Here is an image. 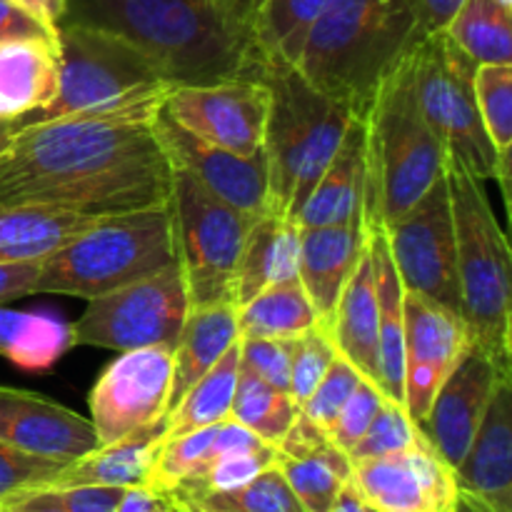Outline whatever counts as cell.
<instances>
[{"mask_svg": "<svg viewBox=\"0 0 512 512\" xmlns=\"http://www.w3.org/2000/svg\"><path fill=\"white\" fill-rule=\"evenodd\" d=\"M170 90L23 125L0 155V205L38 203L85 215L168 205L173 165L155 118Z\"/></svg>", "mask_w": 512, "mask_h": 512, "instance_id": "obj_1", "label": "cell"}, {"mask_svg": "<svg viewBox=\"0 0 512 512\" xmlns=\"http://www.w3.org/2000/svg\"><path fill=\"white\" fill-rule=\"evenodd\" d=\"M60 23L120 35L180 85L260 80L265 55L210 0H68Z\"/></svg>", "mask_w": 512, "mask_h": 512, "instance_id": "obj_2", "label": "cell"}, {"mask_svg": "<svg viewBox=\"0 0 512 512\" xmlns=\"http://www.w3.org/2000/svg\"><path fill=\"white\" fill-rule=\"evenodd\" d=\"M423 38L413 0H330L293 65L315 90L363 118L385 75Z\"/></svg>", "mask_w": 512, "mask_h": 512, "instance_id": "obj_3", "label": "cell"}, {"mask_svg": "<svg viewBox=\"0 0 512 512\" xmlns=\"http://www.w3.org/2000/svg\"><path fill=\"white\" fill-rule=\"evenodd\" d=\"M410 55L385 75L360 118L365 133V233L393 223L445 173V150L420 108Z\"/></svg>", "mask_w": 512, "mask_h": 512, "instance_id": "obj_4", "label": "cell"}, {"mask_svg": "<svg viewBox=\"0 0 512 512\" xmlns=\"http://www.w3.org/2000/svg\"><path fill=\"white\" fill-rule=\"evenodd\" d=\"M260 80L270 90L263 148L268 213L293 220L338 153L355 113L315 90L295 65L280 58H265Z\"/></svg>", "mask_w": 512, "mask_h": 512, "instance_id": "obj_5", "label": "cell"}, {"mask_svg": "<svg viewBox=\"0 0 512 512\" xmlns=\"http://www.w3.org/2000/svg\"><path fill=\"white\" fill-rule=\"evenodd\" d=\"M458 245L460 318L475 348L500 373L512 375V268L505 230L488 203L483 183L445 160Z\"/></svg>", "mask_w": 512, "mask_h": 512, "instance_id": "obj_6", "label": "cell"}, {"mask_svg": "<svg viewBox=\"0 0 512 512\" xmlns=\"http://www.w3.org/2000/svg\"><path fill=\"white\" fill-rule=\"evenodd\" d=\"M178 263L170 205L105 215L40 260L30 295L93 300Z\"/></svg>", "mask_w": 512, "mask_h": 512, "instance_id": "obj_7", "label": "cell"}, {"mask_svg": "<svg viewBox=\"0 0 512 512\" xmlns=\"http://www.w3.org/2000/svg\"><path fill=\"white\" fill-rule=\"evenodd\" d=\"M60 80L53 103L20 118V125L123 105L153 90L175 88L153 58L120 35L80 23H58Z\"/></svg>", "mask_w": 512, "mask_h": 512, "instance_id": "obj_8", "label": "cell"}, {"mask_svg": "<svg viewBox=\"0 0 512 512\" xmlns=\"http://www.w3.org/2000/svg\"><path fill=\"white\" fill-rule=\"evenodd\" d=\"M168 205L190 308L235 303V275L253 218L215 198L180 168H173Z\"/></svg>", "mask_w": 512, "mask_h": 512, "instance_id": "obj_9", "label": "cell"}, {"mask_svg": "<svg viewBox=\"0 0 512 512\" xmlns=\"http://www.w3.org/2000/svg\"><path fill=\"white\" fill-rule=\"evenodd\" d=\"M413 78L420 108L445 150L475 180L495 175V155L473 93L475 63L445 33L425 35L413 48Z\"/></svg>", "mask_w": 512, "mask_h": 512, "instance_id": "obj_10", "label": "cell"}, {"mask_svg": "<svg viewBox=\"0 0 512 512\" xmlns=\"http://www.w3.org/2000/svg\"><path fill=\"white\" fill-rule=\"evenodd\" d=\"M190 313L188 288L178 263L150 278L88 300L83 315L68 325L70 348L93 345L115 353L175 345Z\"/></svg>", "mask_w": 512, "mask_h": 512, "instance_id": "obj_11", "label": "cell"}, {"mask_svg": "<svg viewBox=\"0 0 512 512\" xmlns=\"http://www.w3.org/2000/svg\"><path fill=\"white\" fill-rule=\"evenodd\" d=\"M383 233L403 288L460 315L458 245L445 173Z\"/></svg>", "mask_w": 512, "mask_h": 512, "instance_id": "obj_12", "label": "cell"}, {"mask_svg": "<svg viewBox=\"0 0 512 512\" xmlns=\"http://www.w3.org/2000/svg\"><path fill=\"white\" fill-rule=\"evenodd\" d=\"M173 345L125 350L95 380L88 395L98 445L158 423L170 410Z\"/></svg>", "mask_w": 512, "mask_h": 512, "instance_id": "obj_13", "label": "cell"}, {"mask_svg": "<svg viewBox=\"0 0 512 512\" xmlns=\"http://www.w3.org/2000/svg\"><path fill=\"white\" fill-rule=\"evenodd\" d=\"M268 110L270 90L263 80L180 85L163 103V113L180 128L245 158L263 153Z\"/></svg>", "mask_w": 512, "mask_h": 512, "instance_id": "obj_14", "label": "cell"}, {"mask_svg": "<svg viewBox=\"0 0 512 512\" xmlns=\"http://www.w3.org/2000/svg\"><path fill=\"white\" fill-rule=\"evenodd\" d=\"M403 313L405 410L420 425L438 388L473 345V338L458 313L413 290H405Z\"/></svg>", "mask_w": 512, "mask_h": 512, "instance_id": "obj_15", "label": "cell"}, {"mask_svg": "<svg viewBox=\"0 0 512 512\" xmlns=\"http://www.w3.org/2000/svg\"><path fill=\"white\" fill-rule=\"evenodd\" d=\"M350 483L375 512H455V473L425 443L353 463Z\"/></svg>", "mask_w": 512, "mask_h": 512, "instance_id": "obj_16", "label": "cell"}, {"mask_svg": "<svg viewBox=\"0 0 512 512\" xmlns=\"http://www.w3.org/2000/svg\"><path fill=\"white\" fill-rule=\"evenodd\" d=\"M155 135H158L170 165L185 170L215 198L233 205L235 210L253 220L268 213L265 153L245 158V155L218 148L190 130L180 128L173 118L163 113V108L155 118Z\"/></svg>", "mask_w": 512, "mask_h": 512, "instance_id": "obj_17", "label": "cell"}, {"mask_svg": "<svg viewBox=\"0 0 512 512\" xmlns=\"http://www.w3.org/2000/svg\"><path fill=\"white\" fill-rule=\"evenodd\" d=\"M503 378L512 375L500 373L498 365L483 350L470 345L435 393L420 430L435 453L453 470L463 463L465 453L473 445L485 410Z\"/></svg>", "mask_w": 512, "mask_h": 512, "instance_id": "obj_18", "label": "cell"}, {"mask_svg": "<svg viewBox=\"0 0 512 512\" xmlns=\"http://www.w3.org/2000/svg\"><path fill=\"white\" fill-rule=\"evenodd\" d=\"M453 473L455 512H512V378L498 383L473 445Z\"/></svg>", "mask_w": 512, "mask_h": 512, "instance_id": "obj_19", "label": "cell"}, {"mask_svg": "<svg viewBox=\"0 0 512 512\" xmlns=\"http://www.w3.org/2000/svg\"><path fill=\"white\" fill-rule=\"evenodd\" d=\"M0 443L63 463L98 448L90 418L38 393L5 385H0Z\"/></svg>", "mask_w": 512, "mask_h": 512, "instance_id": "obj_20", "label": "cell"}, {"mask_svg": "<svg viewBox=\"0 0 512 512\" xmlns=\"http://www.w3.org/2000/svg\"><path fill=\"white\" fill-rule=\"evenodd\" d=\"M368 233L363 220L320 228H300L298 280L318 315V325L328 333L335 308L353 275Z\"/></svg>", "mask_w": 512, "mask_h": 512, "instance_id": "obj_21", "label": "cell"}, {"mask_svg": "<svg viewBox=\"0 0 512 512\" xmlns=\"http://www.w3.org/2000/svg\"><path fill=\"white\" fill-rule=\"evenodd\" d=\"M275 465L305 512H328L350 483L353 463L320 428L300 418L278 445Z\"/></svg>", "mask_w": 512, "mask_h": 512, "instance_id": "obj_22", "label": "cell"}, {"mask_svg": "<svg viewBox=\"0 0 512 512\" xmlns=\"http://www.w3.org/2000/svg\"><path fill=\"white\" fill-rule=\"evenodd\" d=\"M60 60L55 35L0 43V120L38 113L58 95Z\"/></svg>", "mask_w": 512, "mask_h": 512, "instance_id": "obj_23", "label": "cell"}, {"mask_svg": "<svg viewBox=\"0 0 512 512\" xmlns=\"http://www.w3.org/2000/svg\"><path fill=\"white\" fill-rule=\"evenodd\" d=\"M328 338L338 355H343L363 378L378 385V278L368 238L340 295Z\"/></svg>", "mask_w": 512, "mask_h": 512, "instance_id": "obj_24", "label": "cell"}, {"mask_svg": "<svg viewBox=\"0 0 512 512\" xmlns=\"http://www.w3.org/2000/svg\"><path fill=\"white\" fill-rule=\"evenodd\" d=\"M365 200V133L363 120L353 118L338 153L315 183L293 220L298 228H320L363 220Z\"/></svg>", "mask_w": 512, "mask_h": 512, "instance_id": "obj_25", "label": "cell"}, {"mask_svg": "<svg viewBox=\"0 0 512 512\" xmlns=\"http://www.w3.org/2000/svg\"><path fill=\"white\" fill-rule=\"evenodd\" d=\"M165 438V418L143 430L125 435L115 443L98 445L83 458L65 465L43 488L65 490L83 485H113V488H138L148 483L150 465Z\"/></svg>", "mask_w": 512, "mask_h": 512, "instance_id": "obj_26", "label": "cell"}, {"mask_svg": "<svg viewBox=\"0 0 512 512\" xmlns=\"http://www.w3.org/2000/svg\"><path fill=\"white\" fill-rule=\"evenodd\" d=\"M100 218L38 203L0 205V263H40Z\"/></svg>", "mask_w": 512, "mask_h": 512, "instance_id": "obj_27", "label": "cell"}, {"mask_svg": "<svg viewBox=\"0 0 512 512\" xmlns=\"http://www.w3.org/2000/svg\"><path fill=\"white\" fill-rule=\"evenodd\" d=\"M238 340V305L213 303L190 308L183 330L173 345L170 410L188 393L190 385L203 378Z\"/></svg>", "mask_w": 512, "mask_h": 512, "instance_id": "obj_28", "label": "cell"}, {"mask_svg": "<svg viewBox=\"0 0 512 512\" xmlns=\"http://www.w3.org/2000/svg\"><path fill=\"white\" fill-rule=\"evenodd\" d=\"M300 228L295 220L265 213L253 220L245 235L238 275H235V305L248 303L268 285L298 278Z\"/></svg>", "mask_w": 512, "mask_h": 512, "instance_id": "obj_29", "label": "cell"}, {"mask_svg": "<svg viewBox=\"0 0 512 512\" xmlns=\"http://www.w3.org/2000/svg\"><path fill=\"white\" fill-rule=\"evenodd\" d=\"M368 240L375 258V278H378V388L383 390L385 398L405 408V288L395 270L383 230L368 233Z\"/></svg>", "mask_w": 512, "mask_h": 512, "instance_id": "obj_30", "label": "cell"}, {"mask_svg": "<svg viewBox=\"0 0 512 512\" xmlns=\"http://www.w3.org/2000/svg\"><path fill=\"white\" fill-rule=\"evenodd\" d=\"M320 328L318 315L298 278L268 285L248 303L238 305L240 338L293 340Z\"/></svg>", "mask_w": 512, "mask_h": 512, "instance_id": "obj_31", "label": "cell"}, {"mask_svg": "<svg viewBox=\"0 0 512 512\" xmlns=\"http://www.w3.org/2000/svg\"><path fill=\"white\" fill-rule=\"evenodd\" d=\"M240 378V340L188 388V393L165 415V438L193 433L208 425L223 423L233 410L235 388Z\"/></svg>", "mask_w": 512, "mask_h": 512, "instance_id": "obj_32", "label": "cell"}, {"mask_svg": "<svg viewBox=\"0 0 512 512\" xmlns=\"http://www.w3.org/2000/svg\"><path fill=\"white\" fill-rule=\"evenodd\" d=\"M445 35L475 65H512V5L463 0Z\"/></svg>", "mask_w": 512, "mask_h": 512, "instance_id": "obj_33", "label": "cell"}, {"mask_svg": "<svg viewBox=\"0 0 512 512\" xmlns=\"http://www.w3.org/2000/svg\"><path fill=\"white\" fill-rule=\"evenodd\" d=\"M70 350L63 320L0 305V358L23 370H48Z\"/></svg>", "mask_w": 512, "mask_h": 512, "instance_id": "obj_34", "label": "cell"}, {"mask_svg": "<svg viewBox=\"0 0 512 512\" xmlns=\"http://www.w3.org/2000/svg\"><path fill=\"white\" fill-rule=\"evenodd\" d=\"M300 408L290 393L273 388L265 380L255 378L253 373L240 368L238 388H235L233 410L230 418L258 435L263 443L278 448L280 440L288 435L293 423L298 420Z\"/></svg>", "mask_w": 512, "mask_h": 512, "instance_id": "obj_35", "label": "cell"}, {"mask_svg": "<svg viewBox=\"0 0 512 512\" xmlns=\"http://www.w3.org/2000/svg\"><path fill=\"white\" fill-rule=\"evenodd\" d=\"M330 0H265L255 25V48L265 58H280L293 65L303 40Z\"/></svg>", "mask_w": 512, "mask_h": 512, "instance_id": "obj_36", "label": "cell"}, {"mask_svg": "<svg viewBox=\"0 0 512 512\" xmlns=\"http://www.w3.org/2000/svg\"><path fill=\"white\" fill-rule=\"evenodd\" d=\"M175 505H188L200 512H305L278 465H270L250 483L223 493H200L190 498H170Z\"/></svg>", "mask_w": 512, "mask_h": 512, "instance_id": "obj_37", "label": "cell"}, {"mask_svg": "<svg viewBox=\"0 0 512 512\" xmlns=\"http://www.w3.org/2000/svg\"><path fill=\"white\" fill-rule=\"evenodd\" d=\"M218 425L193 430V433L178 435V438H163L145 488L155 493L170 495L185 480L195 478L210 460L215 458V438H218Z\"/></svg>", "mask_w": 512, "mask_h": 512, "instance_id": "obj_38", "label": "cell"}, {"mask_svg": "<svg viewBox=\"0 0 512 512\" xmlns=\"http://www.w3.org/2000/svg\"><path fill=\"white\" fill-rule=\"evenodd\" d=\"M473 93L495 155L512 153V65H475Z\"/></svg>", "mask_w": 512, "mask_h": 512, "instance_id": "obj_39", "label": "cell"}, {"mask_svg": "<svg viewBox=\"0 0 512 512\" xmlns=\"http://www.w3.org/2000/svg\"><path fill=\"white\" fill-rule=\"evenodd\" d=\"M278 448L275 445H260L255 450H238V453H225L210 460L195 478L185 480L180 488H175L168 498H190L200 493H223V490L240 488L250 483L255 475L265 468L275 465Z\"/></svg>", "mask_w": 512, "mask_h": 512, "instance_id": "obj_40", "label": "cell"}, {"mask_svg": "<svg viewBox=\"0 0 512 512\" xmlns=\"http://www.w3.org/2000/svg\"><path fill=\"white\" fill-rule=\"evenodd\" d=\"M425 433L420 425L408 415L403 405L393 403V400L383 398L380 410L375 413L373 423L363 433V438L355 443L348 458L350 463H360V460L383 458V455L400 453V450L415 448V445L425 443Z\"/></svg>", "mask_w": 512, "mask_h": 512, "instance_id": "obj_41", "label": "cell"}, {"mask_svg": "<svg viewBox=\"0 0 512 512\" xmlns=\"http://www.w3.org/2000/svg\"><path fill=\"white\" fill-rule=\"evenodd\" d=\"M335 355L338 350L330 343L328 333L320 328L290 340V398L298 403V408L325 378Z\"/></svg>", "mask_w": 512, "mask_h": 512, "instance_id": "obj_42", "label": "cell"}, {"mask_svg": "<svg viewBox=\"0 0 512 512\" xmlns=\"http://www.w3.org/2000/svg\"><path fill=\"white\" fill-rule=\"evenodd\" d=\"M360 380H363V375L343 355H335L333 365L328 368L325 378L310 393V398L300 405V418H305L310 425H315V428H320L325 433L330 428V423L338 418L340 408L348 403L353 390L358 388Z\"/></svg>", "mask_w": 512, "mask_h": 512, "instance_id": "obj_43", "label": "cell"}, {"mask_svg": "<svg viewBox=\"0 0 512 512\" xmlns=\"http://www.w3.org/2000/svg\"><path fill=\"white\" fill-rule=\"evenodd\" d=\"M383 398V390H380L373 380H360L358 388H355L353 395L348 398V403L340 408L338 418H335L333 423H330V428L325 430L330 443H333L335 448L343 450V453H350V450L355 448V443L363 438L368 425L373 423Z\"/></svg>", "mask_w": 512, "mask_h": 512, "instance_id": "obj_44", "label": "cell"}, {"mask_svg": "<svg viewBox=\"0 0 512 512\" xmlns=\"http://www.w3.org/2000/svg\"><path fill=\"white\" fill-rule=\"evenodd\" d=\"M68 463L43 455L25 453L13 445L0 443V498L18 490L43 488L48 485Z\"/></svg>", "mask_w": 512, "mask_h": 512, "instance_id": "obj_45", "label": "cell"}, {"mask_svg": "<svg viewBox=\"0 0 512 512\" xmlns=\"http://www.w3.org/2000/svg\"><path fill=\"white\" fill-rule=\"evenodd\" d=\"M240 368L290 393V340L240 338Z\"/></svg>", "mask_w": 512, "mask_h": 512, "instance_id": "obj_46", "label": "cell"}, {"mask_svg": "<svg viewBox=\"0 0 512 512\" xmlns=\"http://www.w3.org/2000/svg\"><path fill=\"white\" fill-rule=\"evenodd\" d=\"M125 488L113 485H83V488L58 490L68 512H118Z\"/></svg>", "mask_w": 512, "mask_h": 512, "instance_id": "obj_47", "label": "cell"}, {"mask_svg": "<svg viewBox=\"0 0 512 512\" xmlns=\"http://www.w3.org/2000/svg\"><path fill=\"white\" fill-rule=\"evenodd\" d=\"M0 508L5 512H68L60 493L53 488H28L3 495Z\"/></svg>", "mask_w": 512, "mask_h": 512, "instance_id": "obj_48", "label": "cell"}, {"mask_svg": "<svg viewBox=\"0 0 512 512\" xmlns=\"http://www.w3.org/2000/svg\"><path fill=\"white\" fill-rule=\"evenodd\" d=\"M40 263H0V305L33 293Z\"/></svg>", "mask_w": 512, "mask_h": 512, "instance_id": "obj_49", "label": "cell"}, {"mask_svg": "<svg viewBox=\"0 0 512 512\" xmlns=\"http://www.w3.org/2000/svg\"><path fill=\"white\" fill-rule=\"evenodd\" d=\"M220 15L233 25L238 33L255 43V25H258L260 13H263L265 0H210Z\"/></svg>", "mask_w": 512, "mask_h": 512, "instance_id": "obj_50", "label": "cell"}, {"mask_svg": "<svg viewBox=\"0 0 512 512\" xmlns=\"http://www.w3.org/2000/svg\"><path fill=\"white\" fill-rule=\"evenodd\" d=\"M28 35H55V33H50L48 28H43V25H40L35 18H30L28 13L15 8L10 0H0V43L13 38H28Z\"/></svg>", "mask_w": 512, "mask_h": 512, "instance_id": "obj_51", "label": "cell"}, {"mask_svg": "<svg viewBox=\"0 0 512 512\" xmlns=\"http://www.w3.org/2000/svg\"><path fill=\"white\" fill-rule=\"evenodd\" d=\"M415 13H418L420 28L425 35L433 33H445V28L450 25V20L455 18L458 8L463 5V0H413Z\"/></svg>", "mask_w": 512, "mask_h": 512, "instance_id": "obj_52", "label": "cell"}, {"mask_svg": "<svg viewBox=\"0 0 512 512\" xmlns=\"http://www.w3.org/2000/svg\"><path fill=\"white\" fill-rule=\"evenodd\" d=\"M170 508V498L163 493L138 485V488H125L120 498L118 512H160Z\"/></svg>", "mask_w": 512, "mask_h": 512, "instance_id": "obj_53", "label": "cell"}, {"mask_svg": "<svg viewBox=\"0 0 512 512\" xmlns=\"http://www.w3.org/2000/svg\"><path fill=\"white\" fill-rule=\"evenodd\" d=\"M10 3L23 10V13H28L30 18L38 20L50 33H55V28H58V23L65 15V3L68 0H10Z\"/></svg>", "mask_w": 512, "mask_h": 512, "instance_id": "obj_54", "label": "cell"}, {"mask_svg": "<svg viewBox=\"0 0 512 512\" xmlns=\"http://www.w3.org/2000/svg\"><path fill=\"white\" fill-rule=\"evenodd\" d=\"M328 512H375V510L365 503V498L355 490V485L348 483L343 490H340L338 500H335L333 508Z\"/></svg>", "mask_w": 512, "mask_h": 512, "instance_id": "obj_55", "label": "cell"}, {"mask_svg": "<svg viewBox=\"0 0 512 512\" xmlns=\"http://www.w3.org/2000/svg\"><path fill=\"white\" fill-rule=\"evenodd\" d=\"M20 128H23L20 120H0V155H3V150L8 148L10 140H13V135L18 133Z\"/></svg>", "mask_w": 512, "mask_h": 512, "instance_id": "obj_56", "label": "cell"}, {"mask_svg": "<svg viewBox=\"0 0 512 512\" xmlns=\"http://www.w3.org/2000/svg\"><path fill=\"white\" fill-rule=\"evenodd\" d=\"M175 510H178V512H200V510H195V508H188V505H175Z\"/></svg>", "mask_w": 512, "mask_h": 512, "instance_id": "obj_57", "label": "cell"}, {"mask_svg": "<svg viewBox=\"0 0 512 512\" xmlns=\"http://www.w3.org/2000/svg\"><path fill=\"white\" fill-rule=\"evenodd\" d=\"M160 512H178V510H175V505L170 503V508H165V510H160Z\"/></svg>", "mask_w": 512, "mask_h": 512, "instance_id": "obj_58", "label": "cell"}, {"mask_svg": "<svg viewBox=\"0 0 512 512\" xmlns=\"http://www.w3.org/2000/svg\"><path fill=\"white\" fill-rule=\"evenodd\" d=\"M503 3H505V5H512V0H503Z\"/></svg>", "mask_w": 512, "mask_h": 512, "instance_id": "obj_59", "label": "cell"}, {"mask_svg": "<svg viewBox=\"0 0 512 512\" xmlns=\"http://www.w3.org/2000/svg\"><path fill=\"white\" fill-rule=\"evenodd\" d=\"M0 512H5V510H3V508H0Z\"/></svg>", "mask_w": 512, "mask_h": 512, "instance_id": "obj_60", "label": "cell"}]
</instances>
